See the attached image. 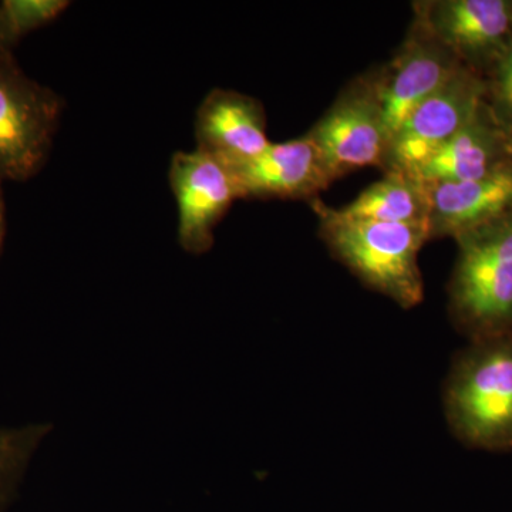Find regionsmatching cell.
I'll return each instance as SVG.
<instances>
[{"mask_svg":"<svg viewBox=\"0 0 512 512\" xmlns=\"http://www.w3.org/2000/svg\"><path fill=\"white\" fill-rule=\"evenodd\" d=\"M319 217L320 238L330 254L353 275L403 309L424 299L419 252L431 241L429 224H386L348 220L336 208L312 200Z\"/></svg>","mask_w":512,"mask_h":512,"instance_id":"1","label":"cell"},{"mask_svg":"<svg viewBox=\"0 0 512 512\" xmlns=\"http://www.w3.org/2000/svg\"><path fill=\"white\" fill-rule=\"evenodd\" d=\"M443 407L451 433L466 446L512 448V333L474 340L456 357Z\"/></svg>","mask_w":512,"mask_h":512,"instance_id":"2","label":"cell"},{"mask_svg":"<svg viewBox=\"0 0 512 512\" xmlns=\"http://www.w3.org/2000/svg\"><path fill=\"white\" fill-rule=\"evenodd\" d=\"M456 242L448 284L454 326L471 342L512 333V212Z\"/></svg>","mask_w":512,"mask_h":512,"instance_id":"3","label":"cell"},{"mask_svg":"<svg viewBox=\"0 0 512 512\" xmlns=\"http://www.w3.org/2000/svg\"><path fill=\"white\" fill-rule=\"evenodd\" d=\"M63 99L30 79L12 52L0 50V181H28L52 151Z\"/></svg>","mask_w":512,"mask_h":512,"instance_id":"4","label":"cell"},{"mask_svg":"<svg viewBox=\"0 0 512 512\" xmlns=\"http://www.w3.org/2000/svg\"><path fill=\"white\" fill-rule=\"evenodd\" d=\"M333 181L366 167H384L389 134L376 70L343 87L329 110L308 131Z\"/></svg>","mask_w":512,"mask_h":512,"instance_id":"5","label":"cell"},{"mask_svg":"<svg viewBox=\"0 0 512 512\" xmlns=\"http://www.w3.org/2000/svg\"><path fill=\"white\" fill-rule=\"evenodd\" d=\"M487 83L477 70L461 66L427 97L390 141L383 171L413 174L484 106Z\"/></svg>","mask_w":512,"mask_h":512,"instance_id":"6","label":"cell"},{"mask_svg":"<svg viewBox=\"0 0 512 512\" xmlns=\"http://www.w3.org/2000/svg\"><path fill=\"white\" fill-rule=\"evenodd\" d=\"M168 181L178 207V242L184 251H210L215 228L235 201L241 200L231 170L200 150L178 151L171 158Z\"/></svg>","mask_w":512,"mask_h":512,"instance_id":"7","label":"cell"},{"mask_svg":"<svg viewBox=\"0 0 512 512\" xmlns=\"http://www.w3.org/2000/svg\"><path fill=\"white\" fill-rule=\"evenodd\" d=\"M461 66L460 60L414 18L396 55L386 66L376 70L390 141L410 114L444 86Z\"/></svg>","mask_w":512,"mask_h":512,"instance_id":"8","label":"cell"},{"mask_svg":"<svg viewBox=\"0 0 512 512\" xmlns=\"http://www.w3.org/2000/svg\"><path fill=\"white\" fill-rule=\"evenodd\" d=\"M414 18L460 60L476 70L508 46L512 5L504 0H429L414 3Z\"/></svg>","mask_w":512,"mask_h":512,"instance_id":"9","label":"cell"},{"mask_svg":"<svg viewBox=\"0 0 512 512\" xmlns=\"http://www.w3.org/2000/svg\"><path fill=\"white\" fill-rule=\"evenodd\" d=\"M241 200H315L333 183L308 134L271 143L259 156L228 167Z\"/></svg>","mask_w":512,"mask_h":512,"instance_id":"10","label":"cell"},{"mask_svg":"<svg viewBox=\"0 0 512 512\" xmlns=\"http://www.w3.org/2000/svg\"><path fill=\"white\" fill-rule=\"evenodd\" d=\"M194 133L197 150L227 167L252 160L272 143L261 101L235 90L214 89L205 96L195 114Z\"/></svg>","mask_w":512,"mask_h":512,"instance_id":"11","label":"cell"},{"mask_svg":"<svg viewBox=\"0 0 512 512\" xmlns=\"http://www.w3.org/2000/svg\"><path fill=\"white\" fill-rule=\"evenodd\" d=\"M427 188L430 239L456 241L512 212V161L476 180L431 184Z\"/></svg>","mask_w":512,"mask_h":512,"instance_id":"12","label":"cell"},{"mask_svg":"<svg viewBox=\"0 0 512 512\" xmlns=\"http://www.w3.org/2000/svg\"><path fill=\"white\" fill-rule=\"evenodd\" d=\"M507 143V131L485 101L476 116L412 175L427 185L476 180L510 161Z\"/></svg>","mask_w":512,"mask_h":512,"instance_id":"13","label":"cell"},{"mask_svg":"<svg viewBox=\"0 0 512 512\" xmlns=\"http://www.w3.org/2000/svg\"><path fill=\"white\" fill-rule=\"evenodd\" d=\"M336 212L348 220L429 224V188L412 174L386 171L382 180L369 185Z\"/></svg>","mask_w":512,"mask_h":512,"instance_id":"14","label":"cell"},{"mask_svg":"<svg viewBox=\"0 0 512 512\" xmlns=\"http://www.w3.org/2000/svg\"><path fill=\"white\" fill-rule=\"evenodd\" d=\"M69 6L66 0H3L0 2V50L12 52L23 37L55 22Z\"/></svg>","mask_w":512,"mask_h":512,"instance_id":"15","label":"cell"},{"mask_svg":"<svg viewBox=\"0 0 512 512\" xmlns=\"http://www.w3.org/2000/svg\"><path fill=\"white\" fill-rule=\"evenodd\" d=\"M52 429V424L45 423L0 429V495L25 473L37 447Z\"/></svg>","mask_w":512,"mask_h":512,"instance_id":"16","label":"cell"},{"mask_svg":"<svg viewBox=\"0 0 512 512\" xmlns=\"http://www.w3.org/2000/svg\"><path fill=\"white\" fill-rule=\"evenodd\" d=\"M494 63L493 83L491 86L487 84V96L491 94V101H493L490 110L493 111L495 120L510 137L512 134V40Z\"/></svg>","mask_w":512,"mask_h":512,"instance_id":"17","label":"cell"},{"mask_svg":"<svg viewBox=\"0 0 512 512\" xmlns=\"http://www.w3.org/2000/svg\"><path fill=\"white\" fill-rule=\"evenodd\" d=\"M6 235L5 200H3L2 181H0V252Z\"/></svg>","mask_w":512,"mask_h":512,"instance_id":"18","label":"cell"},{"mask_svg":"<svg viewBox=\"0 0 512 512\" xmlns=\"http://www.w3.org/2000/svg\"><path fill=\"white\" fill-rule=\"evenodd\" d=\"M508 151H512V134H510V137H508L507 154H508Z\"/></svg>","mask_w":512,"mask_h":512,"instance_id":"19","label":"cell"}]
</instances>
